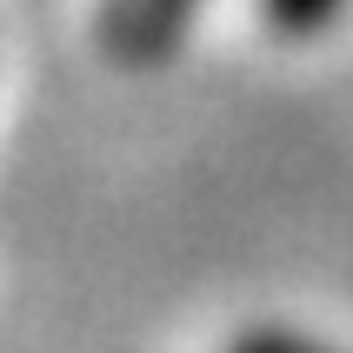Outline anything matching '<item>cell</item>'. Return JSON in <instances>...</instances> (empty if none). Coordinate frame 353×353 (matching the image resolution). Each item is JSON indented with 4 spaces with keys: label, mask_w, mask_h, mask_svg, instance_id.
Segmentation results:
<instances>
[{
    "label": "cell",
    "mask_w": 353,
    "mask_h": 353,
    "mask_svg": "<svg viewBox=\"0 0 353 353\" xmlns=\"http://www.w3.org/2000/svg\"><path fill=\"white\" fill-rule=\"evenodd\" d=\"M340 7L347 0H260L267 27H280V34H320V27L340 20Z\"/></svg>",
    "instance_id": "1"
},
{
    "label": "cell",
    "mask_w": 353,
    "mask_h": 353,
    "mask_svg": "<svg viewBox=\"0 0 353 353\" xmlns=\"http://www.w3.org/2000/svg\"><path fill=\"white\" fill-rule=\"evenodd\" d=\"M227 353H340L314 334H294V327H247V334L227 340Z\"/></svg>",
    "instance_id": "2"
}]
</instances>
